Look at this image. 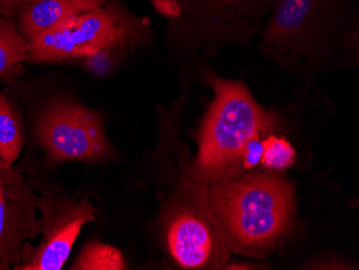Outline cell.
<instances>
[{"label": "cell", "instance_id": "obj_1", "mask_svg": "<svg viewBox=\"0 0 359 270\" xmlns=\"http://www.w3.org/2000/svg\"><path fill=\"white\" fill-rule=\"evenodd\" d=\"M213 100L201 123L198 153L183 177V187L197 194L223 181L238 178L244 151L252 141L269 135L278 119L260 106L242 82L208 74Z\"/></svg>", "mask_w": 359, "mask_h": 270}, {"label": "cell", "instance_id": "obj_2", "mask_svg": "<svg viewBox=\"0 0 359 270\" xmlns=\"http://www.w3.org/2000/svg\"><path fill=\"white\" fill-rule=\"evenodd\" d=\"M199 196L228 249L239 253L265 255L292 225V187L274 176L223 181Z\"/></svg>", "mask_w": 359, "mask_h": 270}, {"label": "cell", "instance_id": "obj_3", "mask_svg": "<svg viewBox=\"0 0 359 270\" xmlns=\"http://www.w3.org/2000/svg\"><path fill=\"white\" fill-rule=\"evenodd\" d=\"M353 10V0H274L263 26L264 46L284 62L322 65L346 44L357 21Z\"/></svg>", "mask_w": 359, "mask_h": 270}, {"label": "cell", "instance_id": "obj_4", "mask_svg": "<svg viewBox=\"0 0 359 270\" xmlns=\"http://www.w3.org/2000/svg\"><path fill=\"white\" fill-rule=\"evenodd\" d=\"M148 20L133 13L121 0L66 20L28 43V60L60 62L86 60L107 62L124 53L147 36Z\"/></svg>", "mask_w": 359, "mask_h": 270}, {"label": "cell", "instance_id": "obj_5", "mask_svg": "<svg viewBox=\"0 0 359 270\" xmlns=\"http://www.w3.org/2000/svg\"><path fill=\"white\" fill-rule=\"evenodd\" d=\"M274 0H151L171 28L197 46L245 42L263 28Z\"/></svg>", "mask_w": 359, "mask_h": 270}, {"label": "cell", "instance_id": "obj_6", "mask_svg": "<svg viewBox=\"0 0 359 270\" xmlns=\"http://www.w3.org/2000/svg\"><path fill=\"white\" fill-rule=\"evenodd\" d=\"M35 132L38 144L52 164L104 162L116 154L102 116L78 102H52L38 116Z\"/></svg>", "mask_w": 359, "mask_h": 270}, {"label": "cell", "instance_id": "obj_7", "mask_svg": "<svg viewBox=\"0 0 359 270\" xmlns=\"http://www.w3.org/2000/svg\"><path fill=\"white\" fill-rule=\"evenodd\" d=\"M164 239L171 259L184 269L221 267L231 251L199 195L185 189L165 211Z\"/></svg>", "mask_w": 359, "mask_h": 270}, {"label": "cell", "instance_id": "obj_8", "mask_svg": "<svg viewBox=\"0 0 359 270\" xmlns=\"http://www.w3.org/2000/svg\"><path fill=\"white\" fill-rule=\"evenodd\" d=\"M42 225V241L26 248L23 261L15 270H60L69 257L76 238L84 225L94 221L96 208L88 197L67 195L38 196Z\"/></svg>", "mask_w": 359, "mask_h": 270}, {"label": "cell", "instance_id": "obj_9", "mask_svg": "<svg viewBox=\"0 0 359 270\" xmlns=\"http://www.w3.org/2000/svg\"><path fill=\"white\" fill-rule=\"evenodd\" d=\"M37 211V194L20 169H0V270L19 266L29 241L41 234Z\"/></svg>", "mask_w": 359, "mask_h": 270}, {"label": "cell", "instance_id": "obj_10", "mask_svg": "<svg viewBox=\"0 0 359 270\" xmlns=\"http://www.w3.org/2000/svg\"><path fill=\"white\" fill-rule=\"evenodd\" d=\"M110 0H40L24 10L18 20V29L29 43L42 33L72 18L106 5Z\"/></svg>", "mask_w": 359, "mask_h": 270}, {"label": "cell", "instance_id": "obj_11", "mask_svg": "<svg viewBox=\"0 0 359 270\" xmlns=\"http://www.w3.org/2000/svg\"><path fill=\"white\" fill-rule=\"evenodd\" d=\"M28 42L18 29L15 19L0 15V82L11 83L24 72Z\"/></svg>", "mask_w": 359, "mask_h": 270}, {"label": "cell", "instance_id": "obj_12", "mask_svg": "<svg viewBox=\"0 0 359 270\" xmlns=\"http://www.w3.org/2000/svg\"><path fill=\"white\" fill-rule=\"evenodd\" d=\"M23 146L24 130L19 114L0 92V169L12 167Z\"/></svg>", "mask_w": 359, "mask_h": 270}, {"label": "cell", "instance_id": "obj_13", "mask_svg": "<svg viewBox=\"0 0 359 270\" xmlns=\"http://www.w3.org/2000/svg\"><path fill=\"white\" fill-rule=\"evenodd\" d=\"M127 264L124 255L116 247L92 241L84 245L72 264V270H123Z\"/></svg>", "mask_w": 359, "mask_h": 270}, {"label": "cell", "instance_id": "obj_14", "mask_svg": "<svg viewBox=\"0 0 359 270\" xmlns=\"http://www.w3.org/2000/svg\"><path fill=\"white\" fill-rule=\"evenodd\" d=\"M262 158L260 165L267 170L281 173L290 168L296 160V152L285 138L276 135H267L262 140Z\"/></svg>", "mask_w": 359, "mask_h": 270}, {"label": "cell", "instance_id": "obj_15", "mask_svg": "<svg viewBox=\"0 0 359 270\" xmlns=\"http://www.w3.org/2000/svg\"><path fill=\"white\" fill-rule=\"evenodd\" d=\"M40 0H0V15L15 19L29 6Z\"/></svg>", "mask_w": 359, "mask_h": 270}, {"label": "cell", "instance_id": "obj_16", "mask_svg": "<svg viewBox=\"0 0 359 270\" xmlns=\"http://www.w3.org/2000/svg\"><path fill=\"white\" fill-rule=\"evenodd\" d=\"M254 267L251 264H231V265L227 266L226 269H252Z\"/></svg>", "mask_w": 359, "mask_h": 270}]
</instances>
